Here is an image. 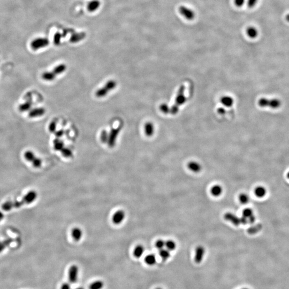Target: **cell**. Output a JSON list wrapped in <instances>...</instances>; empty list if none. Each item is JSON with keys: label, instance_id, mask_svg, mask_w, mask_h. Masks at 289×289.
I'll use <instances>...</instances> for the list:
<instances>
[{"label": "cell", "instance_id": "c3c4849f", "mask_svg": "<svg viewBox=\"0 0 289 289\" xmlns=\"http://www.w3.org/2000/svg\"><path fill=\"white\" fill-rule=\"evenodd\" d=\"M4 217H5V216H4V215L2 213L0 212V222L1 221L4 219Z\"/></svg>", "mask_w": 289, "mask_h": 289}, {"label": "cell", "instance_id": "74e56055", "mask_svg": "<svg viewBox=\"0 0 289 289\" xmlns=\"http://www.w3.org/2000/svg\"><path fill=\"white\" fill-rule=\"evenodd\" d=\"M165 244H166L165 241H164L162 239H159L155 242V246L157 249L160 250L165 247Z\"/></svg>", "mask_w": 289, "mask_h": 289}, {"label": "cell", "instance_id": "d590c367", "mask_svg": "<svg viewBox=\"0 0 289 289\" xmlns=\"http://www.w3.org/2000/svg\"><path fill=\"white\" fill-rule=\"evenodd\" d=\"M32 163L33 166L34 168H40V167L42 165V160L40 159V158H39V157H35V158L34 159V160L32 161Z\"/></svg>", "mask_w": 289, "mask_h": 289}, {"label": "cell", "instance_id": "4dcf8cb0", "mask_svg": "<svg viewBox=\"0 0 289 289\" xmlns=\"http://www.w3.org/2000/svg\"><path fill=\"white\" fill-rule=\"evenodd\" d=\"M165 247L167 249H168L169 251H173L176 248V244L174 240H167V242H166Z\"/></svg>", "mask_w": 289, "mask_h": 289}, {"label": "cell", "instance_id": "f1b7e54d", "mask_svg": "<svg viewBox=\"0 0 289 289\" xmlns=\"http://www.w3.org/2000/svg\"><path fill=\"white\" fill-rule=\"evenodd\" d=\"M108 92L109 91H108L107 89L104 87L98 89L96 92V95L98 98H102L107 96Z\"/></svg>", "mask_w": 289, "mask_h": 289}, {"label": "cell", "instance_id": "ac0fdd59", "mask_svg": "<svg viewBox=\"0 0 289 289\" xmlns=\"http://www.w3.org/2000/svg\"><path fill=\"white\" fill-rule=\"evenodd\" d=\"M144 262L148 265L153 266L156 264V256L153 254H148L144 258Z\"/></svg>", "mask_w": 289, "mask_h": 289}, {"label": "cell", "instance_id": "44dd1931", "mask_svg": "<svg viewBox=\"0 0 289 289\" xmlns=\"http://www.w3.org/2000/svg\"><path fill=\"white\" fill-rule=\"evenodd\" d=\"M246 33H247V35L249 37L253 38V39L255 38L258 35V30L255 28L252 27V26H250V27L247 28Z\"/></svg>", "mask_w": 289, "mask_h": 289}, {"label": "cell", "instance_id": "f5cc1de1", "mask_svg": "<svg viewBox=\"0 0 289 289\" xmlns=\"http://www.w3.org/2000/svg\"><path fill=\"white\" fill-rule=\"evenodd\" d=\"M161 289V288H157V289Z\"/></svg>", "mask_w": 289, "mask_h": 289}, {"label": "cell", "instance_id": "cb8c5ba5", "mask_svg": "<svg viewBox=\"0 0 289 289\" xmlns=\"http://www.w3.org/2000/svg\"><path fill=\"white\" fill-rule=\"evenodd\" d=\"M31 107H32V103H31V102L27 101V102H24L19 106V110L21 112H25L29 111Z\"/></svg>", "mask_w": 289, "mask_h": 289}, {"label": "cell", "instance_id": "8fae6325", "mask_svg": "<svg viewBox=\"0 0 289 289\" xmlns=\"http://www.w3.org/2000/svg\"><path fill=\"white\" fill-rule=\"evenodd\" d=\"M187 168L189 170H191L192 172L195 173L200 172L202 169V167L200 164L196 161H190L187 164Z\"/></svg>", "mask_w": 289, "mask_h": 289}, {"label": "cell", "instance_id": "8d00e7d4", "mask_svg": "<svg viewBox=\"0 0 289 289\" xmlns=\"http://www.w3.org/2000/svg\"><path fill=\"white\" fill-rule=\"evenodd\" d=\"M109 138V134L106 130H103L101 132L100 135V139L101 141L103 143H107Z\"/></svg>", "mask_w": 289, "mask_h": 289}, {"label": "cell", "instance_id": "d6986e66", "mask_svg": "<svg viewBox=\"0 0 289 289\" xmlns=\"http://www.w3.org/2000/svg\"><path fill=\"white\" fill-rule=\"evenodd\" d=\"M104 287V282L101 280H96L91 283L89 289H102Z\"/></svg>", "mask_w": 289, "mask_h": 289}, {"label": "cell", "instance_id": "1f68e13d", "mask_svg": "<svg viewBox=\"0 0 289 289\" xmlns=\"http://www.w3.org/2000/svg\"><path fill=\"white\" fill-rule=\"evenodd\" d=\"M116 82L113 80H110L105 84V87L109 92L112 90L113 89H114L116 86Z\"/></svg>", "mask_w": 289, "mask_h": 289}, {"label": "cell", "instance_id": "7bdbcfd3", "mask_svg": "<svg viewBox=\"0 0 289 289\" xmlns=\"http://www.w3.org/2000/svg\"><path fill=\"white\" fill-rule=\"evenodd\" d=\"M258 0H247V7L249 8L254 7L258 2Z\"/></svg>", "mask_w": 289, "mask_h": 289}, {"label": "cell", "instance_id": "681fc988", "mask_svg": "<svg viewBox=\"0 0 289 289\" xmlns=\"http://www.w3.org/2000/svg\"><path fill=\"white\" fill-rule=\"evenodd\" d=\"M285 19L287 22L289 23V14L287 15V16H285Z\"/></svg>", "mask_w": 289, "mask_h": 289}, {"label": "cell", "instance_id": "f35d334b", "mask_svg": "<svg viewBox=\"0 0 289 289\" xmlns=\"http://www.w3.org/2000/svg\"><path fill=\"white\" fill-rule=\"evenodd\" d=\"M85 35L84 34H76V35H73L71 38V41L72 42H76L79 41L84 37Z\"/></svg>", "mask_w": 289, "mask_h": 289}, {"label": "cell", "instance_id": "b9f144b4", "mask_svg": "<svg viewBox=\"0 0 289 289\" xmlns=\"http://www.w3.org/2000/svg\"><path fill=\"white\" fill-rule=\"evenodd\" d=\"M49 130L50 132H55L56 129V123L55 122H51L49 124Z\"/></svg>", "mask_w": 289, "mask_h": 289}, {"label": "cell", "instance_id": "4316f807", "mask_svg": "<svg viewBox=\"0 0 289 289\" xmlns=\"http://www.w3.org/2000/svg\"><path fill=\"white\" fill-rule=\"evenodd\" d=\"M159 255H160V256L161 257L162 259L164 260H167L170 258V251L167 248H162V249L160 250Z\"/></svg>", "mask_w": 289, "mask_h": 289}, {"label": "cell", "instance_id": "e575fe53", "mask_svg": "<svg viewBox=\"0 0 289 289\" xmlns=\"http://www.w3.org/2000/svg\"><path fill=\"white\" fill-rule=\"evenodd\" d=\"M61 152L62 155L65 157H70L73 155L72 151L70 148L67 147H64L63 149L61 150Z\"/></svg>", "mask_w": 289, "mask_h": 289}, {"label": "cell", "instance_id": "f6af8a7d", "mask_svg": "<svg viewBox=\"0 0 289 289\" xmlns=\"http://www.w3.org/2000/svg\"><path fill=\"white\" fill-rule=\"evenodd\" d=\"M61 289H71L70 283L65 282L61 285Z\"/></svg>", "mask_w": 289, "mask_h": 289}, {"label": "cell", "instance_id": "4fadbf2b", "mask_svg": "<svg viewBox=\"0 0 289 289\" xmlns=\"http://www.w3.org/2000/svg\"><path fill=\"white\" fill-rule=\"evenodd\" d=\"M223 188L219 185H215L213 186L210 189V193L213 196L215 197H217L221 196L223 193Z\"/></svg>", "mask_w": 289, "mask_h": 289}, {"label": "cell", "instance_id": "f546056e", "mask_svg": "<svg viewBox=\"0 0 289 289\" xmlns=\"http://www.w3.org/2000/svg\"><path fill=\"white\" fill-rule=\"evenodd\" d=\"M24 156L26 160L29 161V162H32L36 157L35 156V154H34V153L32 151H28L25 152V153L24 154Z\"/></svg>", "mask_w": 289, "mask_h": 289}, {"label": "cell", "instance_id": "f907efd6", "mask_svg": "<svg viewBox=\"0 0 289 289\" xmlns=\"http://www.w3.org/2000/svg\"><path fill=\"white\" fill-rule=\"evenodd\" d=\"M84 289V287H77V288H76V289Z\"/></svg>", "mask_w": 289, "mask_h": 289}, {"label": "cell", "instance_id": "836d02e7", "mask_svg": "<svg viewBox=\"0 0 289 289\" xmlns=\"http://www.w3.org/2000/svg\"><path fill=\"white\" fill-rule=\"evenodd\" d=\"M2 208L3 210L6 212L10 211L12 209H13L12 201H7L3 203L2 205Z\"/></svg>", "mask_w": 289, "mask_h": 289}, {"label": "cell", "instance_id": "ffe728a7", "mask_svg": "<svg viewBox=\"0 0 289 289\" xmlns=\"http://www.w3.org/2000/svg\"><path fill=\"white\" fill-rule=\"evenodd\" d=\"M55 77L56 75L53 71L44 72L42 75V79L46 81H52L55 78Z\"/></svg>", "mask_w": 289, "mask_h": 289}, {"label": "cell", "instance_id": "db71d44e", "mask_svg": "<svg viewBox=\"0 0 289 289\" xmlns=\"http://www.w3.org/2000/svg\"><path fill=\"white\" fill-rule=\"evenodd\" d=\"M247 289V288H244V289Z\"/></svg>", "mask_w": 289, "mask_h": 289}, {"label": "cell", "instance_id": "603a6c76", "mask_svg": "<svg viewBox=\"0 0 289 289\" xmlns=\"http://www.w3.org/2000/svg\"><path fill=\"white\" fill-rule=\"evenodd\" d=\"M48 44V41L46 40H38L37 41L33 44L32 47L34 49H38L41 47H44Z\"/></svg>", "mask_w": 289, "mask_h": 289}, {"label": "cell", "instance_id": "9a60e30c", "mask_svg": "<svg viewBox=\"0 0 289 289\" xmlns=\"http://www.w3.org/2000/svg\"><path fill=\"white\" fill-rule=\"evenodd\" d=\"M144 133L148 137L152 136L154 134V127L151 122L145 124L144 126Z\"/></svg>", "mask_w": 289, "mask_h": 289}, {"label": "cell", "instance_id": "30bf717a", "mask_svg": "<svg viewBox=\"0 0 289 289\" xmlns=\"http://www.w3.org/2000/svg\"><path fill=\"white\" fill-rule=\"evenodd\" d=\"M225 219L231 222L232 224L235 226H238L241 224L240 218L238 217L235 215L231 213H228L224 215Z\"/></svg>", "mask_w": 289, "mask_h": 289}, {"label": "cell", "instance_id": "7402d4cb", "mask_svg": "<svg viewBox=\"0 0 289 289\" xmlns=\"http://www.w3.org/2000/svg\"><path fill=\"white\" fill-rule=\"evenodd\" d=\"M100 4V2L98 1H96V0L93 1H92L89 3L88 5V10L89 11H94L99 8Z\"/></svg>", "mask_w": 289, "mask_h": 289}, {"label": "cell", "instance_id": "d4e9b609", "mask_svg": "<svg viewBox=\"0 0 289 289\" xmlns=\"http://www.w3.org/2000/svg\"><path fill=\"white\" fill-rule=\"evenodd\" d=\"M66 69H67L66 65L64 64H61L56 66V67L53 69V72H54L56 76V75H60V74L62 73L63 72L65 71Z\"/></svg>", "mask_w": 289, "mask_h": 289}, {"label": "cell", "instance_id": "bcb514c9", "mask_svg": "<svg viewBox=\"0 0 289 289\" xmlns=\"http://www.w3.org/2000/svg\"><path fill=\"white\" fill-rule=\"evenodd\" d=\"M63 134H64V131L62 130H58L55 132V135H56V137L58 138L61 137L63 135Z\"/></svg>", "mask_w": 289, "mask_h": 289}, {"label": "cell", "instance_id": "277c9868", "mask_svg": "<svg viewBox=\"0 0 289 289\" xmlns=\"http://www.w3.org/2000/svg\"><path fill=\"white\" fill-rule=\"evenodd\" d=\"M121 130V128H112L109 134V138L108 140V144L109 147L112 148L114 147L117 138L119 134V131Z\"/></svg>", "mask_w": 289, "mask_h": 289}, {"label": "cell", "instance_id": "d6a6232c", "mask_svg": "<svg viewBox=\"0 0 289 289\" xmlns=\"http://www.w3.org/2000/svg\"><path fill=\"white\" fill-rule=\"evenodd\" d=\"M253 214V211L252 209L249 208H246L242 210V216L248 219L250 217L252 216Z\"/></svg>", "mask_w": 289, "mask_h": 289}, {"label": "cell", "instance_id": "7c38bea8", "mask_svg": "<svg viewBox=\"0 0 289 289\" xmlns=\"http://www.w3.org/2000/svg\"><path fill=\"white\" fill-rule=\"evenodd\" d=\"M83 232L82 229L80 228H75L71 231V236L75 241H80L83 237Z\"/></svg>", "mask_w": 289, "mask_h": 289}, {"label": "cell", "instance_id": "83f0119b", "mask_svg": "<svg viewBox=\"0 0 289 289\" xmlns=\"http://www.w3.org/2000/svg\"><path fill=\"white\" fill-rule=\"evenodd\" d=\"M238 199L241 203L245 205L249 202V197L247 194L242 193L239 195Z\"/></svg>", "mask_w": 289, "mask_h": 289}, {"label": "cell", "instance_id": "e0dca14e", "mask_svg": "<svg viewBox=\"0 0 289 289\" xmlns=\"http://www.w3.org/2000/svg\"><path fill=\"white\" fill-rule=\"evenodd\" d=\"M221 102L222 105H224V106L230 107L233 105V99L230 96H225L221 99Z\"/></svg>", "mask_w": 289, "mask_h": 289}, {"label": "cell", "instance_id": "ab89813d", "mask_svg": "<svg viewBox=\"0 0 289 289\" xmlns=\"http://www.w3.org/2000/svg\"><path fill=\"white\" fill-rule=\"evenodd\" d=\"M160 109L161 110V112L164 114H168L169 112H170V108L168 107V105H166L165 103L162 104L160 107Z\"/></svg>", "mask_w": 289, "mask_h": 289}, {"label": "cell", "instance_id": "7dc6e473", "mask_svg": "<svg viewBox=\"0 0 289 289\" xmlns=\"http://www.w3.org/2000/svg\"><path fill=\"white\" fill-rule=\"evenodd\" d=\"M218 112L219 114H224L225 113V110L223 108H219L218 109Z\"/></svg>", "mask_w": 289, "mask_h": 289}, {"label": "cell", "instance_id": "60d3db41", "mask_svg": "<svg viewBox=\"0 0 289 289\" xmlns=\"http://www.w3.org/2000/svg\"><path fill=\"white\" fill-rule=\"evenodd\" d=\"M11 242V240H5L3 242H1L0 241V252L2 251L7 246L8 244H9Z\"/></svg>", "mask_w": 289, "mask_h": 289}, {"label": "cell", "instance_id": "8992f818", "mask_svg": "<svg viewBox=\"0 0 289 289\" xmlns=\"http://www.w3.org/2000/svg\"><path fill=\"white\" fill-rule=\"evenodd\" d=\"M179 11L180 14L188 20H192L194 18L195 13L193 10L190 9V8L182 5L179 8Z\"/></svg>", "mask_w": 289, "mask_h": 289}, {"label": "cell", "instance_id": "6da1fadb", "mask_svg": "<svg viewBox=\"0 0 289 289\" xmlns=\"http://www.w3.org/2000/svg\"><path fill=\"white\" fill-rule=\"evenodd\" d=\"M184 91L185 86L182 85V86L180 87L177 94L176 100H175V104L173 106L170 110V112L171 114L173 115L177 114V112H178L179 107L185 102L187 99L185 96Z\"/></svg>", "mask_w": 289, "mask_h": 289}, {"label": "cell", "instance_id": "2e32d148", "mask_svg": "<svg viewBox=\"0 0 289 289\" xmlns=\"http://www.w3.org/2000/svg\"><path fill=\"white\" fill-rule=\"evenodd\" d=\"M144 252V248L142 245H138L135 246L133 251V255L136 258H140Z\"/></svg>", "mask_w": 289, "mask_h": 289}, {"label": "cell", "instance_id": "ee69618b", "mask_svg": "<svg viewBox=\"0 0 289 289\" xmlns=\"http://www.w3.org/2000/svg\"><path fill=\"white\" fill-rule=\"evenodd\" d=\"M245 1V0H235V4L237 7H240L244 5Z\"/></svg>", "mask_w": 289, "mask_h": 289}, {"label": "cell", "instance_id": "3957f363", "mask_svg": "<svg viewBox=\"0 0 289 289\" xmlns=\"http://www.w3.org/2000/svg\"><path fill=\"white\" fill-rule=\"evenodd\" d=\"M79 267L77 265H72L70 267L68 272V278L70 283H75L78 281L79 275Z\"/></svg>", "mask_w": 289, "mask_h": 289}, {"label": "cell", "instance_id": "484cf974", "mask_svg": "<svg viewBox=\"0 0 289 289\" xmlns=\"http://www.w3.org/2000/svg\"><path fill=\"white\" fill-rule=\"evenodd\" d=\"M54 149L57 151H61L62 149L64 148V143L62 140H60L57 138H56L54 140Z\"/></svg>", "mask_w": 289, "mask_h": 289}, {"label": "cell", "instance_id": "5b68a950", "mask_svg": "<svg viewBox=\"0 0 289 289\" xmlns=\"http://www.w3.org/2000/svg\"><path fill=\"white\" fill-rule=\"evenodd\" d=\"M126 216L125 213L122 210H117L115 213L112 217V221L113 223L116 225H119L121 224L124 221Z\"/></svg>", "mask_w": 289, "mask_h": 289}, {"label": "cell", "instance_id": "ba28073f", "mask_svg": "<svg viewBox=\"0 0 289 289\" xmlns=\"http://www.w3.org/2000/svg\"><path fill=\"white\" fill-rule=\"evenodd\" d=\"M37 192L32 190L28 192L24 196L23 198V200L25 202V204L28 205L33 203L36 200V199L37 198Z\"/></svg>", "mask_w": 289, "mask_h": 289}, {"label": "cell", "instance_id": "9c48e42d", "mask_svg": "<svg viewBox=\"0 0 289 289\" xmlns=\"http://www.w3.org/2000/svg\"><path fill=\"white\" fill-rule=\"evenodd\" d=\"M45 112L46 110L44 108H36L29 111L28 116L31 118L42 116V115L45 114Z\"/></svg>", "mask_w": 289, "mask_h": 289}, {"label": "cell", "instance_id": "5bb4252c", "mask_svg": "<svg viewBox=\"0 0 289 289\" xmlns=\"http://www.w3.org/2000/svg\"><path fill=\"white\" fill-rule=\"evenodd\" d=\"M254 194L258 198H262L266 196L267 194V190L265 187L262 186H258L254 190Z\"/></svg>", "mask_w": 289, "mask_h": 289}, {"label": "cell", "instance_id": "816d5d0a", "mask_svg": "<svg viewBox=\"0 0 289 289\" xmlns=\"http://www.w3.org/2000/svg\"><path fill=\"white\" fill-rule=\"evenodd\" d=\"M287 178L289 179V171L287 173Z\"/></svg>", "mask_w": 289, "mask_h": 289}, {"label": "cell", "instance_id": "52a82bcc", "mask_svg": "<svg viewBox=\"0 0 289 289\" xmlns=\"http://www.w3.org/2000/svg\"><path fill=\"white\" fill-rule=\"evenodd\" d=\"M205 253V249L203 246H198L195 251L194 260L196 263L200 264L203 261V258Z\"/></svg>", "mask_w": 289, "mask_h": 289}, {"label": "cell", "instance_id": "7a4b0ae2", "mask_svg": "<svg viewBox=\"0 0 289 289\" xmlns=\"http://www.w3.org/2000/svg\"><path fill=\"white\" fill-rule=\"evenodd\" d=\"M259 105L262 107H269L273 109H276L280 107L281 102L279 100L274 99H267L266 98H262L259 101Z\"/></svg>", "mask_w": 289, "mask_h": 289}]
</instances>
